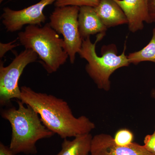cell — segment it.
<instances>
[{
  "instance_id": "6da1fadb",
  "label": "cell",
  "mask_w": 155,
  "mask_h": 155,
  "mask_svg": "<svg viewBox=\"0 0 155 155\" xmlns=\"http://www.w3.org/2000/svg\"><path fill=\"white\" fill-rule=\"evenodd\" d=\"M20 101L30 106L40 116L45 127L61 138L90 133L95 124L88 117L73 115L68 103L51 94L37 92L26 86L20 87Z\"/></svg>"
},
{
  "instance_id": "7a4b0ae2",
  "label": "cell",
  "mask_w": 155,
  "mask_h": 155,
  "mask_svg": "<svg viewBox=\"0 0 155 155\" xmlns=\"http://www.w3.org/2000/svg\"><path fill=\"white\" fill-rule=\"evenodd\" d=\"M17 109L11 107L1 112L2 118L10 122L12 128L9 148L14 155L21 153L35 155L38 153L36 143L55 134L44 125L33 108L25 106L20 100H17Z\"/></svg>"
},
{
  "instance_id": "3957f363",
  "label": "cell",
  "mask_w": 155,
  "mask_h": 155,
  "mask_svg": "<svg viewBox=\"0 0 155 155\" xmlns=\"http://www.w3.org/2000/svg\"><path fill=\"white\" fill-rule=\"evenodd\" d=\"M105 35L106 33L97 35L94 43L91 41L90 37L83 40L78 54L81 58L87 61L85 70L97 88L108 91L110 90V77L112 74L119 68L128 67L130 64L125 54V44L123 52L119 55L117 47L114 44L103 46L101 52V56L97 55L96 51L97 44Z\"/></svg>"
},
{
  "instance_id": "277c9868",
  "label": "cell",
  "mask_w": 155,
  "mask_h": 155,
  "mask_svg": "<svg viewBox=\"0 0 155 155\" xmlns=\"http://www.w3.org/2000/svg\"><path fill=\"white\" fill-rule=\"evenodd\" d=\"M18 40L25 49H31L41 59L49 74L57 72L69 58L64 39L50 25H28L18 34Z\"/></svg>"
},
{
  "instance_id": "5b68a950",
  "label": "cell",
  "mask_w": 155,
  "mask_h": 155,
  "mask_svg": "<svg viewBox=\"0 0 155 155\" xmlns=\"http://www.w3.org/2000/svg\"><path fill=\"white\" fill-rule=\"evenodd\" d=\"M38 55L31 49H25L15 58L8 66L0 62V105L9 106L12 100H21V91L19 86L20 76L25 67L35 62Z\"/></svg>"
},
{
  "instance_id": "8992f818",
  "label": "cell",
  "mask_w": 155,
  "mask_h": 155,
  "mask_svg": "<svg viewBox=\"0 0 155 155\" xmlns=\"http://www.w3.org/2000/svg\"><path fill=\"white\" fill-rule=\"evenodd\" d=\"M80 7L68 6L56 7L50 16L49 24L56 32L62 35L71 64H74L76 54L82 45L83 40L78 29Z\"/></svg>"
},
{
  "instance_id": "52a82bcc",
  "label": "cell",
  "mask_w": 155,
  "mask_h": 155,
  "mask_svg": "<svg viewBox=\"0 0 155 155\" xmlns=\"http://www.w3.org/2000/svg\"><path fill=\"white\" fill-rule=\"evenodd\" d=\"M56 1L41 0L35 5L18 11L8 7L4 8L1 16L2 23L6 31L11 32L21 30L25 25L41 26L42 23L46 20L44 10Z\"/></svg>"
},
{
  "instance_id": "ba28073f",
  "label": "cell",
  "mask_w": 155,
  "mask_h": 155,
  "mask_svg": "<svg viewBox=\"0 0 155 155\" xmlns=\"http://www.w3.org/2000/svg\"><path fill=\"white\" fill-rule=\"evenodd\" d=\"M89 155H155L135 142L127 146L117 145L112 136L101 133L93 137Z\"/></svg>"
},
{
  "instance_id": "9c48e42d",
  "label": "cell",
  "mask_w": 155,
  "mask_h": 155,
  "mask_svg": "<svg viewBox=\"0 0 155 155\" xmlns=\"http://www.w3.org/2000/svg\"><path fill=\"white\" fill-rule=\"evenodd\" d=\"M125 13L128 29L133 33L144 28V22L149 24L147 0H114Z\"/></svg>"
},
{
  "instance_id": "30bf717a",
  "label": "cell",
  "mask_w": 155,
  "mask_h": 155,
  "mask_svg": "<svg viewBox=\"0 0 155 155\" xmlns=\"http://www.w3.org/2000/svg\"><path fill=\"white\" fill-rule=\"evenodd\" d=\"M78 25L82 40L97 34L106 33L107 30L97 14L94 8L91 6L80 7Z\"/></svg>"
},
{
  "instance_id": "8fae6325",
  "label": "cell",
  "mask_w": 155,
  "mask_h": 155,
  "mask_svg": "<svg viewBox=\"0 0 155 155\" xmlns=\"http://www.w3.org/2000/svg\"><path fill=\"white\" fill-rule=\"evenodd\" d=\"M94 8L107 28L128 23L125 13L114 0H100L98 5Z\"/></svg>"
},
{
  "instance_id": "7c38bea8",
  "label": "cell",
  "mask_w": 155,
  "mask_h": 155,
  "mask_svg": "<svg viewBox=\"0 0 155 155\" xmlns=\"http://www.w3.org/2000/svg\"><path fill=\"white\" fill-rule=\"evenodd\" d=\"M93 136L88 133L78 136L72 140L64 139L61 150L55 155H89Z\"/></svg>"
},
{
  "instance_id": "4fadbf2b",
  "label": "cell",
  "mask_w": 155,
  "mask_h": 155,
  "mask_svg": "<svg viewBox=\"0 0 155 155\" xmlns=\"http://www.w3.org/2000/svg\"><path fill=\"white\" fill-rule=\"evenodd\" d=\"M127 57L130 64L134 65L145 61L155 63V27L149 43L140 51L130 53Z\"/></svg>"
},
{
  "instance_id": "5bb4252c",
  "label": "cell",
  "mask_w": 155,
  "mask_h": 155,
  "mask_svg": "<svg viewBox=\"0 0 155 155\" xmlns=\"http://www.w3.org/2000/svg\"><path fill=\"white\" fill-rule=\"evenodd\" d=\"M99 1L100 0H57L54 2V6L55 7L88 6L96 8L98 5Z\"/></svg>"
},
{
  "instance_id": "9a60e30c",
  "label": "cell",
  "mask_w": 155,
  "mask_h": 155,
  "mask_svg": "<svg viewBox=\"0 0 155 155\" xmlns=\"http://www.w3.org/2000/svg\"><path fill=\"white\" fill-rule=\"evenodd\" d=\"M133 134L127 129H120L115 134L114 140L117 145L120 146H127L133 142Z\"/></svg>"
},
{
  "instance_id": "2e32d148",
  "label": "cell",
  "mask_w": 155,
  "mask_h": 155,
  "mask_svg": "<svg viewBox=\"0 0 155 155\" xmlns=\"http://www.w3.org/2000/svg\"><path fill=\"white\" fill-rule=\"evenodd\" d=\"M144 147L149 152L155 154V126L153 133L152 134H148L145 137Z\"/></svg>"
},
{
  "instance_id": "e0dca14e",
  "label": "cell",
  "mask_w": 155,
  "mask_h": 155,
  "mask_svg": "<svg viewBox=\"0 0 155 155\" xmlns=\"http://www.w3.org/2000/svg\"><path fill=\"white\" fill-rule=\"evenodd\" d=\"M17 40L18 38L8 43H0V58L1 59L3 58L6 53L8 52V51H11L19 45L15 43Z\"/></svg>"
},
{
  "instance_id": "ac0fdd59",
  "label": "cell",
  "mask_w": 155,
  "mask_h": 155,
  "mask_svg": "<svg viewBox=\"0 0 155 155\" xmlns=\"http://www.w3.org/2000/svg\"><path fill=\"white\" fill-rule=\"evenodd\" d=\"M149 24L155 23V0H147Z\"/></svg>"
},
{
  "instance_id": "d6986e66",
  "label": "cell",
  "mask_w": 155,
  "mask_h": 155,
  "mask_svg": "<svg viewBox=\"0 0 155 155\" xmlns=\"http://www.w3.org/2000/svg\"><path fill=\"white\" fill-rule=\"evenodd\" d=\"M0 155H14L9 147L0 143Z\"/></svg>"
},
{
  "instance_id": "ffe728a7",
  "label": "cell",
  "mask_w": 155,
  "mask_h": 155,
  "mask_svg": "<svg viewBox=\"0 0 155 155\" xmlns=\"http://www.w3.org/2000/svg\"><path fill=\"white\" fill-rule=\"evenodd\" d=\"M150 96L152 98L155 100V89H153L150 92Z\"/></svg>"
},
{
  "instance_id": "44dd1931",
  "label": "cell",
  "mask_w": 155,
  "mask_h": 155,
  "mask_svg": "<svg viewBox=\"0 0 155 155\" xmlns=\"http://www.w3.org/2000/svg\"><path fill=\"white\" fill-rule=\"evenodd\" d=\"M5 0H0V3H2V2H4Z\"/></svg>"
}]
</instances>
